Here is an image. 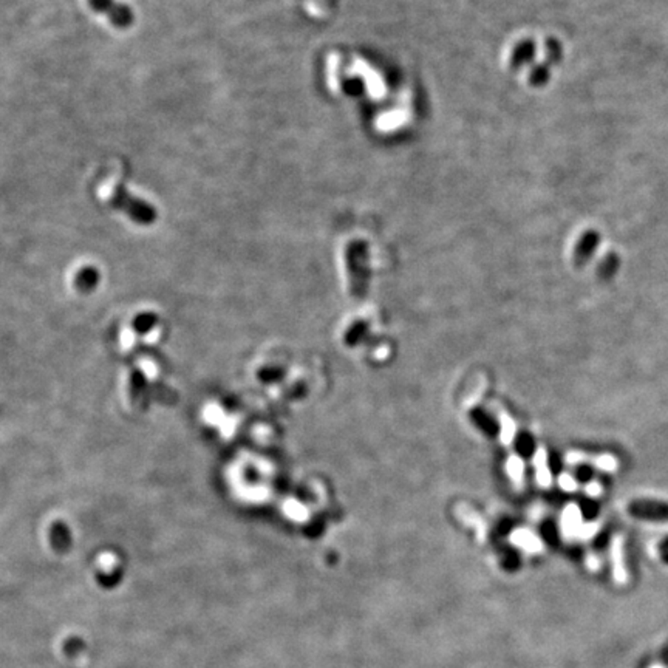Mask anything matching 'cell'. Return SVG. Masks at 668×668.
Here are the masks:
<instances>
[{"label": "cell", "mask_w": 668, "mask_h": 668, "mask_svg": "<svg viewBox=\"0 0 668 668\" xmlns=\"http://www.w3.org/2000/svg\"><path fill=\"white\" fill-rule=\"evenodd\" d=\"M582 510L586 517H594L599 512V504L593 500H585L582 503Z\"/></svg>", "instance_id": "obj_12"}, {"label": "cell", "mask_w": 668, "mask_h": 668, "mask_svg": "<svg viewBox=\"0 0 668 668\" xmlns=\"http://www.w3.org/2000/svg\"><path fill=\"white\" fill-rule=\"evenodd\" d=\"M544 55H546V64H559L563 59V47L560 41L551 37L544 44Z\"/></svg>", "instance_id": "obj_9"}, {"label": "cell", "mask_w": 668, "mask_h": 668, "mask_svg": "<svg viewBox=\"0 0 668 668\" xmlns=\"http://www.w3.org/2000/svg\"><path fill=\"white\" fill-rule=\"evenodd\" d=\"M600 245V234L598 231H585L579 237L574 248V263L577 267H583L589 260H591L593 256L598 252V248Z\"/></svg>", "instance_id": "obj_4"}, {"label": "cell", "mask_w": 668, "mask_h": 668, "mask_svg": "<svg viewBox=\"0 0 668 668\" xmlns=\"http://www.w3.org/2000/svg\"><path fill=\"white\" fill-rule=\"evenodd\" d=\"M574 475H575L577 479H579V481L588 483L593 479L594 470H593V468H589V466H579V468L574 470Z\"/></svg>", "instance_id": "obj_11"}, {"label": "cell", "mask_w": 668, "mask_h": 668, "mask_svg": "<svg viewBox=\"0 0 668 668\" xmlns=\"http://www.w3.org/2000/svg\"><path fill=\"white\" fill-rule=\"evenodd\" d=\"M620 268V257L615 252H608L602 257V260L598 265V277L602 280H609L613 278Z\"/></svg>", "instance_id": "obj_6"}, {"label": "cell", "mask_w": 668, "mask_h": 668, "mask_svg": "<svg viewBox=\"0 0 668 668\" xmlns=\"http://www.w3.org/2000/svg\"><path fill=\"white\" fill-rule=\"evenodd\" d=\"M628 514L639 520L667 522L668 503L659 500H634L628 504Z\"/></svg>", "instance_id": "obj_2"}, {"label": "cell", "mask_w": 668, "mask_h": 668, "mask_svg": "<svg viewBox=\"0 0 668 668\" xmlns=\"http://www.w3.org/2000/svg\"><path fill=\"white\" fill-rule=\"evenodd\" d=\"M110 204L116 207V209L126 212L128 217L141 225H149L157 218V212H155V207L152 204L132 197L126 191V187H122V184H116L113 192L110 193Z\"/></svg>", "instance_id": "obj_1"}, {"label": "cell", "mask_w": 668, "mask_h": 668, "mask_svg": "<svg viewBox=\"0 0 668 668\" xmlns=\"http://www.w3.org/2000/svg\"><path fill=\"white\" fill-rule=\"evenodd\" d=\"M90 5H92L93 10L101 12V15H106L110 19V22L118 28L131 27L133 22V15L131 8L115 2V0H90Z\"/></svg>", "instance_id": "obj_3"}, {"label": "cell", "mask_w": 668, "mask_h": 668, "mask_svg": "<svg viewBox=\"0 0 668 668\" xmlns=\"http://www.w3.org/2000/svg\"><path fill=\"white\" fill-rule=\"evenodd\" d=\"M537 56V45L533 39H523L518 42L510 55V67L514 70H520L526 66H531Z\"/></svg>", "instance_id": "obj_5"}, {"label": "cell", "mask_w": 668, "mask_h": 668, "mask_svg": "<svg viewBox=\"0 0 668 668\" xmlns=\"http://www.w3.org/2000/svg\"><path fill=\"white\" fill-rule=\"evenodd\" d=\"M549 79H551V68L546 62L537 64V66L531 68L529 82L533 84L534 87H542L544 84H548Z\"/></svg>", "instance_id": "obj_8"}, {"label": "cell", "mask_w": 668, "mask_h": 668, "mask_svg": "<svg viewBox=\"0 0 668 668\" xmlns=\"http://www.w3.org/2000/svg\"><path fill=\"white\" fill-rule=\"evenodd\" d=\"M475 419L478 426L481 427L486 433L490 435V437H497L498 432H500V427H498L495 421L492 419L486 412H475Z\"/></svg>", "instance_id": "obj_10"}, {"label": "cell", "mask_w": 668, "mask_h": 668, "mask_svg": "<svg viewBox=\"0 0 668 668\" xmlns=\"http://www.w3.org/2000/svg\"><path fill=\"white\" fill-rule=\"evenodd\" d=\"M535 447H537L535 439H534L533 435L528 433V432H522L515 439V449L518 452V455L523 457V458L533 457L534 452H535Z\"/></svg>", "instance_id": "obj_7"}]
</instances>
